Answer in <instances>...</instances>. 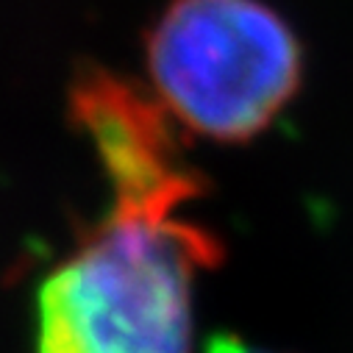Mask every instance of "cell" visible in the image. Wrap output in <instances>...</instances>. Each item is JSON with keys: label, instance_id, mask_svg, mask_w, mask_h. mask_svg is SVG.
<instances>
[{"label": "cell", "instance_id": "obj_4", "mask_svg": "<svg viewBox=\"0 0 353 353\" xmlns=\"http://www.w3.org/2000/svg\"><path fill=\"white\" fill-rule=\"evenodd\" d=\"M206 353H273V350H261L239 339L236 334H217L206 342Z\"/></svg>", "mask_w": 353, "mask_h": 353}, {"label": "cell", "instance_id": "obj_3", "mask_svg": "<svg viewBox=\"0 0 353 353\" xmlns=\"http://www.w3.org/2000/svg\"><path fill=\"white\" fill-rule=\"evenodd\" d=\"M67 112L95 148L114 206L179 214L206 192V179L184 156L175 120L137 81L81 61L67 90Z\"/></svg>", "mask_w": 353, "mask_h": 353}, {"label": "cell", "instance_id": "obj_1", "mask_svg": "<svg viewBox=\"0 0 353 353\" xmlns=\"http://www.w3.org/2000/svg\"><path fill=\"white\" fill-rule=\"evenodd\" d=\"M220 239L179 214L114 206L37 290L34 353H192V295Z\"/></svg>", "mask_w": 353, "mask_h": 353}, {"label": "cell", "instance_id": "obj_2", "mask_svg": "<svg viewBox=\"0 0 353 353\" xmlns=\"http://www.w3.org/2000/svg\"><path fill=\"white\" fill-rule=\"evenodd\" d=\"M145 64L170 117L220 145L264 134L303 83V45L264 0H170Z\"/></svg>", "mask_w": 353, "mask_h": 353}]
</instances>
